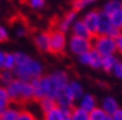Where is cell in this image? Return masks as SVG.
I'll use <instances>...</instances> for the list:
<instances>
[{
    "label": "cell",
    "instance_id": "1",
    "mask_svg": "<svg viewBox=\"0 0 122 120\" xmlns=\"http://www.w3.org/2000/svg\"><path fill=\"white\" fill-rule=\"evenodd\" d=\"M15 56L16 66L13 68V74L18 79L31 82L33 78L42 76V67L37 61H33L23 53H17Z\"/></svg>",
    "mask_w": 122,
    "mask_h": 120
},
{
    "label": "cell",
    "instance_id": "2",
    "mask_svg": "<svg viewBox=\"0 0 122 120\" xmlns=\"http://www.w3.org/2000/svg\"><path fill=\"white\" fill-rule=\"evenodd\" d=\"M10 100L18 106H26L31 101H35V92L30 82H25L20 79H13L7 86Z\"/></svg>",
    "mask_w": 122,
    "mask_h": 120
},
{
    "label": "cell",
    "instance_id": "3",
    "mask_svg": "<svg viewBox=\"0 0 122 120\" xmlns=\"http://www.w3.org/2000/svg\"><path fill=\"white\" fill-rule=\"evenodd\" d=\"M90 42L92 49H94L101 56L113 55V53L117 51L116 40L107 35H94L91 38Z\"/></svg>",
    "mask_w": 122,
    "mask_h": 120
},
{
    "label": "cell",
    "instance_id": "4",
    "mask_svg": "<svg viewBox=\"0 0 122 120\" xmlns=\"http://www.w3.org/2000/svg\"><path fill=\"white\" fill-rule=\"evenodd\" d=\"M49 33V53L56 56L64 54L66 49V33L60 30H47Z\"/></svg>",
    "mask_w": 122,
    "mask_h": 120
},
{
    "label": "cell",
    "instance_id": "5",
    "mask_svg": "<svg viewBox=\"0 0 122 120\" xmlns=\"http://www.w3.org/2000/svg\"><path fill=\"white\" fill-rule=\"evenodd\" d=\"M98 34L107 35L112 39H116L120 34V30L113 27L110 16L103 12V10L100 11L99 16V27H98Z\"/></svg>",
    "mask_w": 122,
    "mask_h": 120
},
{
    "label": "cell",
    "instance_id": "6",
    "mask_svg": "<svg viewBox=\"0 0 122 120\" xmlns=\"http://www.w3.org/2000/svg\"><path fill=\"white\" fill-rule=\"evenodd\" d=\"M70 49L74 54L81 55L83 53H87L92 49L90 40L80 38L77 35H71L70 38Z\"/></svg>",
    "mask_w": 122,
    "mask_h": 120
},
{
    "label": "cell",
    "instance_id": "7",
    "mask_svg": "<svg viewBox=\"0 0 122 120\" xmlns=\"http://www.w3.org/2000/svg\"><path fill=\"white\" fill-rule=\"evenodd\" d=\"M30 38L33 41L36 49L40 53H46L49 51V33L48 31H39L38 29L36 30Z\"/></svg>",
    "mask_w": 122,
    "mask_h": 120
},
{
    "label": "cell",
    "instance_id": "8",
    "mask_svg": "<svg viewBox=\"0 0 122 120\" xmlns=\"http://www.w3.org/2000/svg\"><path fill=\"white\" fill-rule=\"evenodd\" d=\"M100 9H93L90 12H88L83 17V22L87 25L88 30L90 31L92 36L98 35V27H99V16H100Z\"/></svg>",
    "mask_w": 122,
    "mask_h": 120
},
{
    "label": "cell",
    "instance_id": "9",
    "mask_svg": "<svg viewBox=\"0 0 122 120\" xmlns=\"http://www.w3.org/2000/svg\"><path fill=\"white\" fill-rule=\"evenodd\" d=\"M56 100L58 102L59 107H62V108H72L73 107L74 96H73V94H72V90H71L69 84H67L63 88L61 89Z\"/></svg>",
    "mask_w": 122,
    "mask_h": 120
},
{
    "label": "cell",
    "instance_id": "10",
    "mask_svg": "<svg viewBox=\"0 0 122 120\" xmlns=\"http://www.w3.org/2000/svg\"><path fill=\"white\" fill-rule=\"evenodd\" d=\"M72 35H77V36L87 39V40H91V38H92V34L88 30L87 25L84 24L83 20L76 21V23L72 27Z\"/></svg>",
    "mask_w": 122,
    "mask_h": 120
},
{
    "label": "cell",
    "instance_id": "11",
    "mask_svg": "<svg viewBox=\"0 0 122 120\" xmlns=\"http://www.w3.org/2000/svg\"><path fill=\"white\" fill-rule=\"evenodd\" d=\"M36 102H38V104L40 105V108H41V110L43 111V114L48 112V111H50L51 109H53V108H56V107H58L59 106L56 99H53V98H49V97L42 98V99L36 101Z\"/></svg>",
    "mask_w": 122,
    "mask_h": 120
},
{
    "label": "cell",
    "instance_id": "12",
    "mask_svg": "<svg viewBox=\"0 0 122 120\" xmlns=\"http://www.w3.org/2000/svg\"><path fill=\"white\" fill-rule=\"evenodd\" d=\"M66 116L63 114V110L61 107H56L50 111L43 114V120H64Z\"/></svg>",
    "mask_w": 122,
    "mask_h": 120
},
{
    "label": "cell",
    "instance_id": "13",
    "mask_svg": "<svg viewBox=\"0 0 122 120\" xmlns=\"http://www.w3.org/2000/svg\"><path fill=\"white\" fill-rule=\"evenodd\" d=\"M118 109H119V108H118V104H117V101L114 98L108 97L103 100V110L106 111L109 116H112Z\"/></svg>",
    "mask_w": 122,
    "mask_h": 120
},
{
    "label": "cell",
    "instance_id": "14",
    "mask_svg": "<svg viewBox=\"0 0 122 120\" xmlns=\"http://www.w3.org/2000/svg\"><path fill=\"white\" fill-rule=\"evenodd\" d=\"M89 120H111V116L101 108H94L89 112Z\"/></svg>",
    "mask_w": 122,
    "mask_h": 120
},
{
    "label": "cell",
    "instance_id": "15",
    "mask_svg": "<svg viewBox=\"0 0 122 120\" xmlns=\"http://www.w3.org/2000/svg\"><path fill=\"white\" fill-rule=\"evenodd\" d=\"M71 120H89V112L86 111L82 108L72 107L70 114Z\"/></svg>",
    "mask_w": 122,
    "mask_h": 120
},
{
    "label": "cell",
    "instance_id": "16",
    "mask_svg": "<svg viewBox=\"0 0 122 120\" xmlns=\"http://www.w3.org/2000/svg\"><path fill=\"white\" fill-rule=\"evenodd\" d=\"M118 62L117 58L113 55H108V56H102V63H101V67L102 70L107 73H110L113 71V67Z\"/></svg>",
    "mask_w": 122,
    "mask_h": 120
},
{
    "label": "cell",
    "instance_id": "17",
    "mask_svg": "<svg viewBox=\"0 0 122 120\" xmlns=\"http://www.w3.org/2000/svg\"><path fill=\"white\" fill-rule=\"evenodd\" d=\"M89 55H90L89 65H90L92 68H97V70L100 68V67H101V63H102V56H101L94 49H91V50L89 51Z\"/></svg>",
    "mask_w": 122,
    "mask_h": 120
},
{
    "label": "cell",
    "instance_id": "18",
    "mask_svg": "<svg viewBox=\"0 0 122 120\" xmlns=\"http://www.w3.org/2000/svg\"><path fill=\"white\" fill-rule=\"evenodd\" d=\"M80 108L84 109L88 112H90L91 110H93L96 108V99H94V97L92 95H86L82 98V100H81Z\"/></svg>",
    "mask_w": 122,
    "mask_h": 120
},
{
    "label": "cell",
    "instance_id": "19",
    "mask_svg": "<svg viewBox=\"0 0 122 120\" xmlns=\"http://www.w3.org/2000/svg\"><path fill=\"white\" fill-rule=\"evenodd\" d=\"M122 8V2L119 0H111L107 3L104 8H103V12H106L107 14H112L113 12H116L117 10H119Z\"/></svg>",
    "mask_w": 122,
    "mask_h": 120
},
{
    "label": "cell",
    "instance_id": "20",
    "mask_svg": "<svg viewBox=\"0 0 122 120\" xmlns=\"http://www.w3.org/2000/svg\"><path fill=\"white\" fill-rule=\"evenodd\" d=\"M96 0H71L70 1V9L73 10L74 12H78L82 10L86 6L94 2Z\"/></svg>",
    "mask_w": 122,
    "mask_h": 120
},
{
    "label": "cell",
    "instance_id": "21",
    "mask_svg": "<svg viewBox=\"0 0 122 120\" xmlns=\"http://www.w3.org/2000/svg\"><path fill=\"white\" fill-rule=\"evenodd\" d=\"M19 111L13 108H7L0 114V120H18Z\"/></svg>",
    "mask_w": 122,
    "mask_h": 120
},
{
    "label": "cell",
    "instance_id": "22",
    "mask_svg": "<svg viewBox=\"0 0 122 120\" xmlns=\"http://www.w3.org/2000/svg\"><path fill=\"white\" fill-rule=\"evenodd\" d=\"M110 19H111V22H112L113 27L119 29L120 32H121L122 31V8L117 10L116 12H113L112 14H110Z\"/></svg>",
    "mask_w": 122,
    "mask_h": 120
},
{
    "label": "cell",
    "instance_id": "23",
    "mask_svg": "<svg viewBox=\"0 0 122 120\" xmlns=\"http://www.w3.org/2000/svg\"><path fill=\"white\" fill-rule=\"evenodd\" d=\"M10 104H11V100H10V96L7 88L0 87V107L7 109Z\"/></svg>",
    "mask_w": 122,
    "mask_h": 120
},
{
    "label": "cell",
    "instance_id": "24",
    "mask_svg": "<svg viewBox=\"0 0 122 120\" xmlns=\"http://www.w3.org/2000/svg\"><path fill=\"white\" fill-rule=\"evenodd\" d=\"M16 66V56L15 54H6L5 55V63H3V70L11 71Z\"/></svg>",
    "mask_w": 122,
    "mask_h": 120
},
{
    "label": "cell",
    "instance_id": "25",
    "mask_svg": "<svg viewBox=\"0 0 122 120\" xmlns=\"http://www.w3.org/2000/svg\"><path fill=\"white\" fill-rule=\"evenodd\" d=\"M12 80H13V76H12V73L10 71L3 70V68L0 71V82L2 84H6L8 86Z\"/></svg>",
    "mask_w": 122,
    "mask_h": 120
},
{
    "label": "cell",
    "instance_id": "26",
    "mask_svg": "<svg viewBox=\"0 0 122 120\" xmlns=\"http://www.w3.org/2000/svg\"><path fill=\"white\" fill-rule=\"evenodd\" d=\"M69 85H70V88H71L72 94H73V96H74V99H78V98H80L81 96H82L83 90H82V87H81L78 83L72 82L71 84H69Z\"/></svg>",
    "mask_w": 122,
    "mask_h": 120
},
{
    "label": "cell",
    "instance_id": "27",
    "mask_svg": "<svg viewBox=\"0 0 122 120\" xmlns=\"http://www.w3.org/2000/svg\"><path fill=\"white\" fill-rule=\"evenodd\" d=\"M18 120H37L36 117L30 112V111L22 109L19 111V116H18Z\"/></svg>",
    "mask_w": 122,
    "mask_h": 120
},
{
    "label": "cell",
    "instance_id": "28",
    "mask_svg": "<svg viewBox=\"0 0 122 120\" xmlns=\"http://www.w3.org/2000/svg\"><path fill=\"white\" fill-rule=\"evenodd\" d=\"M9 41V35L7 33L6 29L3 27H0V43H6Z\"/></svg>",
    "mask_w": 122,
    "mask_h": 120
},
{
    "label": "cell",
    "instance_id": "29",
    "mask_svg": "<svg viewBox=\"0 0 122 120\" xmlns=\"http://www.w3.org/2000/svg\"><path fill=\"white\" fill-rule=\"evenodd\" d=\"M113 72L116 74L117 77H119V78H122V62H117L114 67H113Z\"/></svg>",
    "mask_w": 122,
    "mask_h": 120
},
{
    "label": "cell",
    "instance_id": "30",
    "mask_svg": "<svg viewBox=\"0 0 122 120\" xmlns=\"http://www.w3.org/2000/svg\"><path fill=\"white\" fill-rule=\"evenodd\" d=\"M114 40H116V44H117V51L122 54V31L120 32V34Z\"/></svg>",
    "mask_w": 122,
    "mask_h": 120
},
{
    "label": "cell",
    "instance_id": "31",
    "mask_svg": "<svg viewBox=\"0 0 122 120\" xmlns=\"http://www.w3.org/2000/svg\"><path fill=\"white\" fill-rule=\"evenodd\" d=\"M80 62L82 64H87V65H89V62H90V55H89V52L81 54L80 55Z\"/></svg>",
    "mask_w": 122,
    "mask_h": 120
},
{
    "label": "cell",
    "instance_id": "32",
    "mask_svg": "<svg viewBox=\"0 0 122 120\" xmlns=\"http://www.w3.org/2000/svg\"><path fill=\"white\" fill-rule=\"evenodd\" d=\"M111 120H122V109H118L111 116Z\"/></svg>",
    "mask_w": 122,
    "mask_h": 120
},
{
    "label": "cell",
    "instance_id": "33",
    "mask_svg": "<svg viewBox=\"0 0 122 120\" xmlns=\"http://www.w3.org/2000/svg\"><path fill=\"white\" fill-rule=\"evenodd\" d=\"M5 55L6 54H3L2 52H0V70L3 68V63H5Z\"/></svg>",
    "mask_w": 122,
    "mask_h": 120
},
{
    "label": "cell",
    "instance_id": "34",
    "mask_svg": "<svg viewBox=\"0 0 122 120\" xmlns=\"http://www.w3.org/2000/svg\"><path fill=\"white\" fill-rule=\"evenodd\" d=\"M64 120H71V118H66Z\"/></svg>",
    "mask_w": 122,
    "mask_h": 120
},
{
    "label": "cell",
    "instance_id": "35",
    "mask_svg": "<svg viewBox=\"0 0 122 120\" xmlns=\"http://www.w3.org/2000/svg\"><path fill=\"white\" fill-rule=\"evenodd\" d=\"M10 1H12V0H10Z\"/></svg>",
    "mask_w": 122,
    "mask_h": 120
}]
</instances>
